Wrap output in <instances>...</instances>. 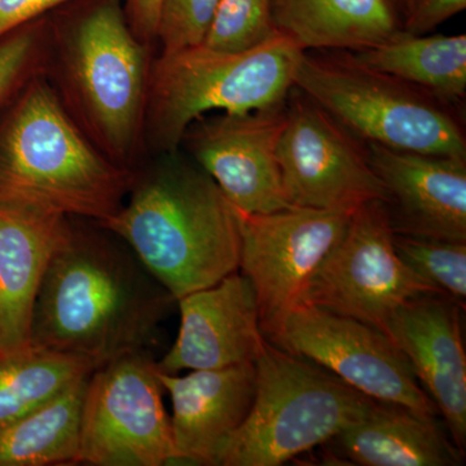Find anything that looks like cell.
Listing matches in <instances>:
<instances>
[{
  "label": "cell",
  "mask_w": 466,
  "mask_h": 466,
  "mask_svg": "<svg viewBox=\"0 0 466 466\" xmlns=\"http://www.w3.org/2000/svg\"><path fill=\"white\" fill-rule=\"evenodd\" d=\"M88 377L0 426V466L79 464L82 407Z\"/></svg>",
  "instance_id": "obj_22"
},
{
  "label": "cell",
  "mask_w": 466,
  "mask_h": 466,
  "mask_svg": "<svg viewBox=\"0 0 466 466\" xmlns=\"http://www.w3.org/2000/svg\"><path fill=\"white\" fill-rule=\"evenodd\" d=\"M50 27L46 76L58 99L103 155L137 170L147 153L152 46L135 35L121 0H97Z\"/></svg>",
  "instance_id": "obj_3"
},
{
  "label": "cell",
  "mask_w": 466,
  "mask_h": 466,
  "mask_svg": "<svg viewBox=\"0 0 466 466\" xmlns=\"http://www.w3.org/2000/svg\"><path fill=\"white\" fill-rule=\"evenodd\" d=\"M285 118L287 101L244 115L201 116L184 134L182 146L236 211L275 213L293 208L278 159Z\"/></svg>",
  "instance_id": "obj_13"
},
{
  "label": "cell",
  "mask_w": 466,
  "mask_h": 466,
  "mask_svg": "<svg viewBox=\"0 0 466 466\" xmlns=\"http://www.w3.org/2000/svg\"><path fill=\"white\" fill-rule=\"evenodd\" d=\"M180 328L174 345L156 361L162 373L218 370L256 363L265 348L259 306L249 279L240 271L177 300Z\"/></svg>",
  "instance_id": "obj_15"
},
{
  "label": "cell",
  "mask_w": 466,
  "mask_h": 466,
  "mask_svg": "<svg viewBox=\"0 0 466 466\" xmlns=\"http://www.w3.org/2000/svg\"><path fill=\"white\" fill-rule=\"evenodd\" d=\"M76 0H0V38Z\"/></svg>",
  "instance_id": "obj_29"
},
{
  "label": "cell",
  "mask_w": 466,
  "mask_h": 466,
  "mask_svg": "<svg viewBox=\"0 0 466 466\" xmlns=\"http://www.w3.org/2000/svg\"><path fill=\"white\" fill-rule=\"evenodd\" d=\"M249 415L220 451L218 466H279L327 444L379 401L333 373L267 341L256 360Z\"/></svg>",
  "instance_id": "obj_6"
},
{
  "label": "cell",
  "mask_w": 466,
  "mask_h": 466,
  "mask_svg": "<svg viewBox=\"0 0 466 466\" xmlns=\"http://www.w3.org/2000/svg\"><path fill=\"white\" fill-rule=\"evenodd\" d=\"M360 66L395 76L453 106L466 95V35H416L401 30L375 48L350 52Z\"/></svg>",
  "instance_id": "obj_21"
},
{
  "label": "cell",
  "mask_w": 466,
  "mask_h": 466,
  "mask_svg": "<svg viewBox=\"0 0 466 466\" xmlns=\"http://www.w3.org/2000/svg\"><path fill=\"white\" fill-rule=\"evenodd\" d=\"M455 299L429 291L401 305L383 333L410 361L421 388L441 413L453 444L466 446V355Z\"/></svg>",
  "instance_id": "obj_16"
},
{
  "label": "cell",
  "mask_w": 466,
  "mask_h": 466,
  "mask_svg": "<svg viewBox=\"0 0 466 466\" xmlns=\"http://www.w3.org/2000/svg\"><path fill=\"white\" fill-rule=\"evenodd\" d=\"M95 370L88 359L32 343L0 355V426L54 400Z\"/></svg>",
  "instance_id": "obj_23"
},
{
  "label": "cell",
  "mask_w": 466,
  "mask_h": 466,
  "mask_svg": "<svg viewBox=\"0 0 466 466\" xmlns=\"http://www.w3.org/2000/svg\"><path fill=\"white\" fill-rule=\"evenodd\" d=\"M397 235L466 241V158L364 143Z\"/></svg>",
  "instance_id": "obj_14"
},
{
  "label": "cell",
  "mask_w": 466,
  "mask_h": 466,
  "mask_svg": "<svg viewBox=\"0 0 466 466\" xmlns=\"http://www.w3.org/2000/svg\"><path fill=\"white\" fill-rule=\"evenodd\" d=\"M269 342L333 373L381 403L425 416L438 410L395 343L375 327L299 303L288 312Z\"/></svg>",
  "instance_id": "obj_10"
},
{
  "label": "cell",
  "mask_w": 466,
  "mask_h": 466,
  "mask_svg": "<svg viewBox=\"0 0 466 466\" xmlns=\"http://www.w3.org/2000/svg\"><path fill=\"white\" fill-rule=\"evenodd\" d=\"M50 21L42 17L0 38V110L36 76L46 75Z\"/></svg>",
  "instance_id": "obj_25"
},
{
  "label": "cell",
  "mask_w": 466,
  "mask_h": 466,
  "mask_svg": "<svg viewBox=\"0 0 466 466\" xmlns=\"http://www.w3.org/2000/svg\"><path fill=\"white\" fill-rule=\"evenodd\" d=\"M276 33L274 0H219L202 45L220 51H244Z\"/></svg>",
  "instance_id": "obj_26"
},
{
  "label": "cell",
  "mask_w": 466,
  "mask_h": 466,
  "mask_svg": "<svg viewBox=\"0 0 466 466\" xmlns=\"http://www.w3.org/2000/svg\"><path fill=\"white\" fill-rule=\"evenodd\" d=\"M429 291L438 290L401 262L385 202L375 200L351 211L342 235L309 279L299 303L355 319L383 333L401 305Z\"/></svg>",
  "instance_id": "obj_9"
},
{
  "label": "cell",
  "mask_w": 466,
  "mask_h": 466,
  "mask_svg": "<svg viewBox=\"0 0 466 466\" xmlns=\"http://www.w3.org/2000/svg\"><path fill=\"white\" fill-rule=\"evenodd\" d=\"M162 390L156 361L147 351L96 368L82 407L79 464L177 465Z\"/></svg>",
  "instance_id": "obj_8"
},
{
  "label": "cell",
  "mask_w": 466,
  "mask_h": 466,
  "mask_svg": "<svg viewBox=\"0 0 466 466\" xmlns=\"http://www.w3.org/2000/svg\"><path fill=\"white\" fill-rule=\"evenodd\" d=\"M394 248L417 278L464 308L466 241L428 240L394 233Z\"/></svg>",
  "instance_id": "obj_24"
},
{
  "label": "cell",
  "mask_w": 466,
  "mask_h": 466,
  "mask_svg": "<svg viewBox=\"0 0 466 466\" xmlns=\"http://www.w3.org/2000/svg\"><path fill=\"white\" fill-rule=\"evenodd\" d=\"M72 222L54 208L0 198V355L29 345L43 275Z\"/></svg>",
  "instance_id": "obj_17"
},
{
  "label": "cell",
  "mask_w": 466,
  "mask_h": 466,
  "mask_svg": "<svg viewBox=\"0 0 466 466\" xmlns=\"http://www.w3.org/2000/svg\"><path fill=\"white\" fill-rule=\"evenodd\" d=\"M97 225L126 242L177 300L238 271L235 208L179 150L137 167L122 207Z\"/></svg>",
  "instance_id": "obj_2"
},
{
  "label": "cell",
  "mask_w": 466,
  "mask_h": 466,
  "mask_svg": "<svg viewBox=\"0 0 466 466\" xmlns=\"http://www.w3.org/2000/svg\"><path fill=\"white\" fill-rule=\"evenodd\" d=\"M294 88L363 143L466 158V139L450 106L415 86L360 66L348 51L303 52Z\"/></svg>",
  "instance_id": "obj_7"
},
{
  "label": "cell",
  "mask_w": 466,
  "mask_h": 466,
  "mask_svg": "<svg viewBox=\"0 0 466 466\" xmlns=\"http://www.w3.org/2000/svg\"><path fill=\"white\" fill-rule=\"evenodd\" d=\"M276 30L303 52H360L403 30L398 0H274Z\"/></svg>",
  "instance_id": "obj_19"
},
{
  "label": "cell",
  "mask_w": 466,
  "mask_h": 466,
  "mask_svg": "<svg viewBox=\"0 0 466 466\" xmlns=\"http://www.w3.org/2000/svg\"><path fill=\"white\" fill-rule=\"evenodd\" d=\"M134 171L95 147L46 75L0 110V198L101 223L119 210Z\"/></svg>",
  "instance_id": "obj_4"
},
{
  "label": "cell",
  "mask_w": 466,
  "mask_h": 466,
  "mask_svg": "<svg viewBox=\"0 0 466 466\" xmlns=\"http://www.w3.org/2000/svg\"><path fill=\"white\" fill-rule=\"evenodd\" d=\"M328 443L361 466H458L461 451L451 443L433 416L381 403L361 421Z\"/></svg>",
  "instance_id": "obj_20"
},
{
  "label": "cell",
  "mask_w": 466,
  "mask_h": 466,
  "mask_svg": "<svg viewBox=\"0 0 466 466\" xmlns=\"http://www.w3.org/2000/svg\"><path fill=\"white\" fill-rule=\"evenodd\" d=\"M161 3L162 0H125L124 2L126 17L135 35L149 46L156 43Z\"/></svg>",
  "instance_id": "obj_30"
},
{
  "label": "cell",
  "mask_w": 466,
  "mask_h": 466,
  "mask_svg": "<svg viewBox=\"0 0 466 466\" xmlns=\"http://www.w3.org/2000/svg\"><path fill=\"white\" fill-rule=\"evenodd\" d=\"M278 159L293 207L352 211L386 200L364 143L294 87L287 100Z\"/></svg>",
  "instance_id": "obj_11"
},
{
  "label": "cell",
  "mask_w": 466,
  "mask_h": 466,
  "mask_svg": "<svg viewBox=\"0 0 466 466\" xmlns=\"http://www.w3.org/2000/svg\"><path fill=\"white\" fill-rule=\"evenodd\" d=\"M219 0H162L156 42L159 54L202 45L213 24Z\"/></svg>",
  "instance_id": "obj_27"
},
{
  "label": "cell",
  "mask_w": 466,
  "mask_h": 466,
  "mask_svg": "<svg viewBox=\"0 0 466 466\" xmlns=\"http://www.w3.org/2000/svg\"><path fill=\"white\" fill-rule=\"evenodd\" d=\"M240 263L259 306L268 339L299 305L312 272L339 240L351 211L289 208L268 214L238 213Z\"/></svg>",
  "instance_id": "obj_12"
},
{
  "label": "cell",
  "mask_w": 466,
  "mask_h": 466,
  "mask_svg": "<svg viewBox=\"0 0 466 466\" xmlns=\"http://www.w3.org/2000/svg\"><path fill=\"white\" fill-rule=\"evenodd\" d=\"M465 8L466 0H406L403 30L424 35Z\"/></svg>",
  "instance_id": "obj_28"
},
{
  "label": "cell",
  "mask_w": 466,
  "mask_h": 466,
  "mask_svg": "<svg viewBox=\"0 0 466 466\" xmlns=\"http://www.w3.org/2000/svg\"><path fill=\"white\" fill-rule=\"evenodd\" d=\"M157 376L173 401L177 465L218 466L220 451L253 406L256 364L192 370L183 377L157 370Z\"/></svg>",
  "instance_id": "obj_18"
},
{
  "label": "cell",
  "mask_w": 466,
  "mask_h": 466,
  "mask_svg": "<svg viewBox=\"0 0 466 466\" xmlns=\"http://www.w3.org/2000/svg\"><path fill=\"white\" fill-rule=\"evenodd\" d=\"M302 55L279 32L244 51L198 45L159 54L150 67L146 152H177L189 126L208 112L244 115L284 103Z\"/></svg>",
  "instance_id": "obj_5"
},
{
  "label": "cell",
  "mask_w": 466,
  "mask_h": 466,
  "mask_svg": "<svg viewBox=\"0 0 466 466\" xmlns=\"http://www.w3.org/2000/svg\"><path fill=\"white\" fill-rule=\"evenodd\" d=\"M72 229L43 275L30 343L99 368L147 351L177 299L115 233Z\"/></svg>",
  "instance_id": "obj_1"
}]
</instances>
